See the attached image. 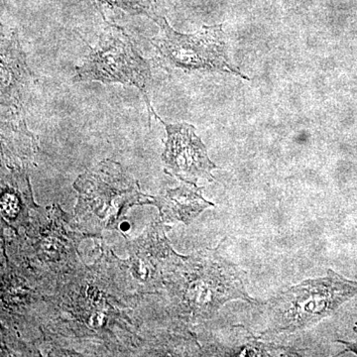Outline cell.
<instances>
[{
  "label": "cell",
  "instance_id": "1",
  "mask_svg": "<svg viewBox=\"0 0 357 357\" xmlns=\"http://www.w3.org/2000/svg\"><path fill=\"white\" fill-rule=\"evenodd\" d=\"M357 295V281L328 270L324 278L302 282L271 301V326L265 333H293L310 328Z\"/></svg>",
  "mask_w": 357,
  "mask_h": 357
},
{
  "label": "cell",
  "instance_id": "2",
  "mask_svg": "<svg viewBox=\"0 0 357 357\" xmlns=\"http://www.w3.org/2000/svg\"><path fill=\"white\" fill-rule=\"evenodd\" d=\"M73 81L121 83L135 86L146 102L149 119L151 115L159 119L148 95L151 82L149 65L140 55L130 37L117 25H107L96 48L84 64L77 68Z\"/></svg>",
  "mask_w": 357,
  "mask_h": 357
},
{
  "label": "cell",
  "instance_id": "3",
  "mask_svg": "<svg viewBox=\"0 0 357 357\" xmlns=\"http://www.w3.org/2000/svg\"><path fill=\"white\" fill-rule=\"evenodd\" d=\"M153 20L160 32L151 43L165 64L185 70L229 73L249 79L227 60L222 24L204 26L194 34H182L171 28L164 18L156 16Z\"/></svg>",
  "mask_w": 357,
  "mask_h": 357
},
{
  "label": "cell",
  "instance_id": "4",
  "mask_svg": "<svg viewBox=\"0 0 357 357\" xmlns=\"http://www.w3.org/2000/svg\"><path fill=\"white\" fill-rule=\"evenodd\" d=\"M159 121L165 126L168 134L163 154L166 172L194 185L199 178L213 181L211 171L217 166L208 158L206 146L195 132L194 126L185 122L167 124Z\"/></svg>",
  "mask_w": 357,
  "mask_h": 357
},
{
  "label": "cell",
  "instance_id": "5",
  "mask_svg": "<svg viewBox=\"0 0 357 357\" xmlns=\"http://www.w3.org/2000/svg\"><path fill=\"white\" fill-rule=\"evenodd\" d=\"M35 77L26 64L17 33L1 51V105L8 109H22L21 105L34 84Z\"/></svg>",
  "mask_w": 357,
  "mask_h": 357
},
{
  "label": "cell",
  "instance_id": "6",
  "mask_svg": "<svg viewBox=\"0 0 357 357\" xmlns=\"http://www.w3.org/2000/svg\"><path fill=\"white\" fill-rule=\"evenodd\" d=\"M167 199L170 201L171 220H182L190 223L204 208L211 206L196 190L183 185L169 192Z\"/></svg>",
  "mask_w": 357,
  "mask_h": 357
}]
</instances>
